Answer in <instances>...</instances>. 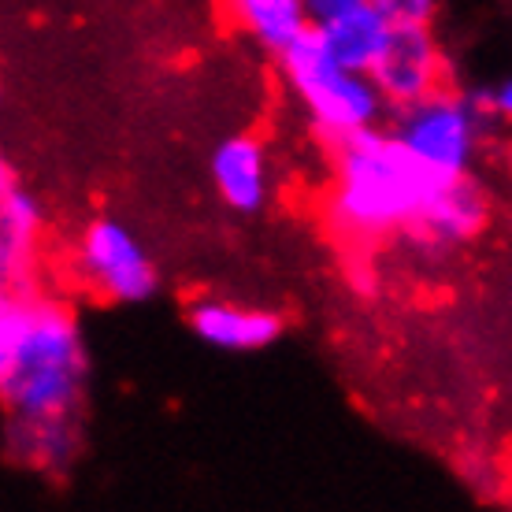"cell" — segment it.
I'll list each match as a JSON object with an SVG mask.
<instances>
[{"instance_id":"7c38bea8","label":"cell","mask_w":512,"mask_h":512,"mask_svg":"<svg viewBox=\"0 0 512 512\" xmlns=\"http://www.w3.org/2000/svg\"><path fill=\"white\" fill-rule=\"evenodd\" d=\"M0 256H4V279L15 282V271L23 275L26 260L34 253V242L41 234V208L34 193L4 171V190H0Z\"/></svg>"},{"instance_id":"30bf717a","label":"cell","mask_w":512,"mask_h":512,"mask_svg":"<svg viewBox=\"0 0 512 512\" xmlns=\"http://www.w3.org/2000/svg\"><path fill=\"white\" fill-rule=\"evenodd\" d=\"M487 223V197L468 175L446 182V190L438 193V201L427 208V216L409 231V238L423 249H446L461 245L483 231Z\"/></svg>"},{"instance_id":"7a4b0ae2","label":"cell","mask_w":512,"mask_h":512,"mask_svg":"<svg viewBox=\"0 0 512 512\" xmlns=\"http://www.w3.org/2000/svg\"><path fill=\"white\" fill-rule=\"evenodd\" d=\"M446 175L427 167L394 130H360L338 145L334 223L353 238L409 234L446 190Z\"/></svg>"},{"instance_id":"52a82bcc","label":"cell","mask_w":512,"mask_h":512,"mask_svg":"<svg viewBox=\"0 0 512 512\" xmlns=\"http://www.w3.org/2000/svg\"><path fill=\"white\" fill-rule=\"evenodd\" d=\"M190 331L212 349L256 353L282 338V320L271 308H249L234 301H197L190 308Z\"/></svg>"},{"instance_id":"9c48e42d","label":"cell","mask_w":512,"mask_h":512,"mask_svg":"<svg viewBox=\"0 0 512 512\" xmlns=\"http://www.w3.org/2000/svg\"><path fill=\"white\" fill-rule=\"evenodd\" d=\"M212 182H216L219 201L234 212H260L268 201V153L253 134H234L219 141L212 153Z\"/></svg>"},{"instance_id":"8fae6325","label":"cell","mask_w":512,"mask_h":512,"mask_svg":"<svg viewBox=\"0 0 512 512\" xmlns=\"http://www.w3.org/2000/svg\"><path fill=\"white\" fill-rule=\"evenodd\" d=\"M227 8L234 23L275 56H282L312 26L305 0H227Z\"/></svg>"},{"instance_id":"5b68a950","label":"cell","mask_w":512,"mask_h":512,"mask_svg":"<svg viewBox=\"0 0 512 512\" xmlns=\"http://www.w3.org/2000/svg\"><path fill=\"white\" fill-rule=\"evenodd\" d=\"M78 268L112 301L138 305L156 294V268L134 234L116 219H93L78 242Z\"/></svg>"},{"instance_id":"277c9868","label":"cell","mask_w":512,"mask_h":512,"mask_svg":"<svg viewBox=\"0 0 512 512\" xmlns=\"http://www.w3.org/2000/svg\"><path fill=\"white\" fill-rule=\"evenodd\" d=\"M487 116H494L490 90H472L464 97L435 90L423 101L397 108L394 134L420 156L423 164L435 167L438 175L464 179L475 160Z\"/></svg>"},{"instance_id":"ba28073f","label":"cell","mask_w":512,"mask_h":512,"mask_svg":"<svg viewBox=\"0 0 512 512\" xmlns=\"http://www.w3.org/2000/svg\"><path fill=\"white\" fill-rule=\"evenodd\" d=\"M312 26L320 30L323 41L331 45V52L342 64L360 71V75H372V67L379 64V56L386 52L390 38H394L397 19L386 12L379 0H364V4H353L346 12H338Z\"/></svg>"},{"instance_id":"5bb4252c","label":"cell","mask_w":512,"mask_h":512,"mask_svg":"<svg viewBox=\"0 0 512 512\" xmlns=\"http://www.w3.org/2000/svg\"><path fill=\"white\" fill-rule=\"evenodd\" d=\"M308 4V15H312V23H323V19H331V15L346 12L353 4H364V0H305Z\"/></svg>"},{"instance_id":"6da1fadb","label":"cell","mask_w":512,"mask_h":512,"mask_svg":"<svg viewBox=\"0 0 512 512\" xmlns=\"http://www.w3.org/2000/svg\"><path fill=\"white\" fill-rule=\"evenodd\" d=\"M0 394L12 412L8 446L26 468L56 472L78 453L86 346L78 320L49 297L8 290L0 301Z\"/></svg>"},{"instance_id":"3957f363","label":"cell","mask_w":512,"mask_h":512,"mask_svg":"<svg viewBox=\"0 0 512 512\" xmlns=\"http://www.w3.org/2000/svg\"><path fill=\"white\" fill-rule=\"evenodd\" d=\"M279 64L297 101L305 104L316 130L334 149L360 130L379 127L386 108L383 90L375 86L372 75H360L342 64L316 26H308L305 34L282 52Z\"/></svg>"},{"instance_id":"8992f818","label":"cell","mask_w":512,"mask_h":512,"mask_svg":"<svg viewBox=\"0 0 512 512\" xmlns=\"http://www.w3.org/2000/svg\"><path fill=\"white\" fill-rule=\"evenodd\" d=\"M372 78L383 90L386 104L394 108L431 97L442 78V56L427 23H397L394 38L379 56V64L372 67Z\"/></svg>"},{"instance_id":"4fadbf2b","label":"cell","mask_w":512,"mask_h":512,"mask_svg":"<svg viewBox=\"0 0 512 512\" xmlns=\"http://www.w3.org/2000/svg\"><path fill=\"white\" fill-rule=\"evenodd\" d=\"M397 23H431L435 0H379Z\"/></svg>"},{"instance_id":"9a60e30c","label":"cell","mask_w":512,"mask_h":512,"mask_svg":"<svg viewBox=\"0 0 512 512\" xmlns=\"http://www.w3.org/2000/svg\"><path fill=\"white\" fill-rule=\"evenodd\" d=\"M490 97H494V116L509 119V123H512V78L498 82V86L490 90Z\"/></svg>"}]
</instances>
